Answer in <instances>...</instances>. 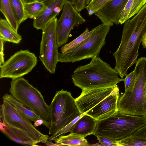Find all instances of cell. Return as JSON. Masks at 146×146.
I'll return each mask as SVG.
<instances>
[{"instance_id": "cell-1", "label": "cell", "mask_w": 146, "mask_h": 146, "mask_svg": "<svg viewBox=\"0 0 146 146\" xmlns=\"http://www.w3.org/2000/svg\"><path fill=\"white\" fill-rule=\"evenodd\" d=\"M124 23L120 44L113 53L115 61L114 69L122 79L137 62L139 46L146 33V3Z\"/></svg>"}, {"instance_id": "cell-2", "label": "cell", "mask_w": 146, "mask_h": 146, "mask_svg": "<svg viewBox=\"0 0 146 146\" xmlns=\"http://www.w3.org/2000/svg\"><path fill=\"white\" fill-rule=\"evenodd\" d=\"M109 64L96 56L89 63L78 67L71 75L74 85L82 90L114 86L123 79Z\"/></svg>"}, {"instance_id": "cell-3", "label": "cell", "mask_w": 146, "mask_h": 146, "mask_svg": "<svg viewBox=\"0 0 146 146\" xmlns=\"http://www.w3.org/2000/svg\"><path fill=\"white\" fill-rule=\"evenodd\" d=\"M136 80L133 88L125 91L119 97L118 110L127 114L146 117V94L145 84L146 80V57L138 58L134 69Z\"/></svg>"}, {"instance_id": "cell-4", "label": "cell", "mask_w": 146, "mask_h": 146, "mask_svg": "<svg viewBox=\"0 0 146 146\" xmlns=\"http://www.w3.org/2000/svg\"><path fill=\"white\" fill-rule=\"evenodd\" d=\"M146 124V117L123 113L117 110L113 115L98 121L93 135L115 141L128 135Z\"/></svg>"}, {"instance_id": "cell-5", "label": "cell", "mask_w": 146, "mask_h": 146, "mask_svg": "<svg viewBox=\"0 0 146 146\" xmlns=\"http://www.w3.org/2000/svg\"><path fill=\"white\" fill-rule=\"evenodd\" d=\"M50 135H55L81 114L70 92L63 89L57 91L50 105Z\"/></svg>"}, {"instance_id": "cell-6", "label": "cell", "mask_w": 146, "mask_h": 146, "mask_svg": "<svg viewBox=\"0 0 146 146\" xmlns=\"http://www.w3.org/2000/svg\"><path fill=\"white\" fill-rule=\"evenodd\" d=\"M111 27L103 23L97 26L95 31L78 45L65 52L59 53L58 62L74 63L99 55L106 44Z\"/></svg>"}, {"instance_id": "cell-7", "label": "cell", "mask_w": 146, "mask_h": 146, "mask_svg": "<svg viewBox=\"0 0 146 146\" xmlns=\"http://www.w3.org/2000/svg\"><path fill=\"white\" fill-rule=\"evenodd\" d=\"M9 92L19 101L50 122V105L46 104L41 92L27 80L22 77L12 79Z\"/></svg>"}, {"instance_id": "cell-8", "label": "cell", "mask_w": 146, "mask_h": 146, "mask_svg": "<svg viewBox=\"0 0 146 146\" xmlns=\"http://www.w3.org/2000/svg\"><path fill=\"white\" fill-rule=\"evenodd\" d=\"M55 18L42 29V35L40 45L39 58L45 68L54 74L58 61V51L56 23Z\"/></svg>"}, {"instance_id": "cell-9", "label": "cell", "mask_w": 146, "mask_h": 146, "mask_svg": "<svg viewBox=\"0 0 146 146\" xmlns=\"http://www.w3.org/2000/svg\"><path fill=\"white\" fill-rule=\"evenodd\" d=\"M37 62V58L35 54L28 50H21L0 66V78L14 79L22 77L30 72Z\"/></svg>"}, {"instance_id": "cell-10", "label": "cell", "mask_w": 146, "mask_h": 146, "mask_svg": "<svg viewBox=\"0 0 146 146\" xmlns=\"http://www.w3.org/2000/svg\"><path fill=\"white\" fill-rule=\"evenodd\" d=\"M0 119L5 124L27 133L38 144L45 143L48 139V135L38 130L31 121L22 116L15 107L4 100L1 106Z\"/></svg>"}, {"instance_id": "cell-11", "label": "cell", "mask_w": 146, "mask_h": 146, "mask_svg": "<svg viewBox=\"0 0 146 146\" xmlns=\"http://www.w3.org/2000/svg\"><path fill=\"white\" fill-rule=\"evenodd\" d=\"M86 21L76 9L69 0H67L61 15L56 23L57 44L60 47L66 43L71 30L74 27L84 23Z\"/></svg>"}, {"instance_id": "cell-12", "label": "cell", "mask_w": 146, "mask_h": 146, "mask_svg": "<svg viewBox=\"0 0 146 146\" xmlns=\"http://www.w3.org/2000/svg\"><path fill=\"white\" fill-rule=\"evenodd\" d=\"M115 86L82 90L75 99L81 114L86 113L100 103L113 90Z\"/></svg>"}, {"instance_id": "cell-13", "label": "cell", "mask_w": 146, "mask_h": 146, "mask_svg": "<svg viewBox=\"0 0 146 146\" xmlns=\"http://www.w3.org/2000/svg\"><path fill=\"white\" fill-rule=\"evenodd\" d=\"M119 89L116 85L112 92L100 103L86 113L97 121L113 115L118 110L117 103L120 96Z\"/></svg>"}, {"instance_id": "cell-14", "label": "cell", "mask_w": 146, "mask_h": 146, "mask_svg": "<svg viewBox=\"0 0 146 146\" xmlns=\"http://www.w3.org/2000/svg\"><path fill=\"white\" fill-rule=\"evenodd\" d=\"M128 0H111L103 8L95 13L102 23L112 26L118 24L121 13Z\"/></svg>"}, {"instance_id": "cell-15", "label": "cell", "mask_w": 146, "mask_h": 146, "mask_svg": "<svg viewBox=\"0 0 146 146\" xmlns=\"http://www.w3.org/2000/svg\"><path fill=\"white\" fill-rule=\"evenodd\" d=\"M67 0H54L46 5L42 13L34 20L33 27L37 30H42L49 22L59 15Z\"/></svg>"}, {"instance_id": "cell-16", "label": "cell", "mask_w": 146, "mask_h": 146, "mask_svg": "<svg viewBox=\"0 0 146 146\" xmlns=\"http://www.w3.org/2000/svg\"><path fill=\"white\" fill-rule=\"evenodd\" d=\"M1 131L12 141L25 146H36L38 143L29 134L18 128L10 126L1 121Z\"/></svg>"}, {"instance_id": "cell-17", "label": "cell", "mask_w": 146, "mask_h": 146, "mask_svg": "<svg viewBox=\"0 0 146 146\" xmlns=\"http://www.w3.org/2000/svg\"><path fill=\"white\" fill-rule=\"evenodd\" d=\"M98 121L86 113L74 124L69 132L80 135L84 137L93 135Z\"/></svg>"}, {"instance_id": "cell-18", "label": "cell", "mask_w": 146, "mask_h": 146, "mask_svg": "<svg viewBox=\"0 0 146 146\" xmlns=\"http://www.w3.org/2000/svg\"><path fill=\"white\" fill-rule=\"evenodd\" d=\"M2 98L9 102L22 116L31 121L34 122L38 119L44 120L31 109L16 100L11 94L7 93Z\"/></svg>"}, {"instance_id": "cell-19", "label": "cell", "mask_w": 146, "mask_h": 146, "mask_svg": "<svg viewBox=\"0 0 146 146\" xmlns=\"http://www.w3.org/2000/svg\"><path fill=\"white\" fill-rule=\"evenodd\" d=\"M0 38L5 42L18 44L22 37L11 26L6 19H0Z\"/></svg>"}, {"instance_id": "cell-20", "label": "cell", "mask_w": 146, "mask_h": 146, "mask_svg": "<svg viewBox=\"0 0 146 146\" xmlns=\"http://www.w3.org/2000/svg\"><path fill=\"white\" fill-rule=\"evenodd\" d=\"M146 3V0H128L119 20L122 24L136 14Z\"/></svg>"}, {"instance_id": "cell-21", "label": "cell", "mask_w": 146, "mask_h": 146, "mask_svg": "<svg viewBox=\"0 0 146 146\" xmlns=\"http://www.w3.org/2000/svg\"><path fill=\"white\" fill-rule=\"evenodd\" d=\"M54 141L60 146H91L84 137L72 133L67 135H60Z\"/></svg>"}, {"instance_id": "cell-22", "label": "cell", "mask_w": 146, "mask_h": 146, "mask_svg": "<svg viewBox=\"0 0 146 146\" xmlns=\"http://www.w3.org/2000/svg\"><path fill=\"white\" fill-rule=\"evenodd\" d=\"M24 5L26 19L30 18L33 20L41 14L46 7L44 3L37 1L24 3Z\"/></svg>"}, {"instance_id": "cell-23", "label": "cell", "mask_w": 146, "mask_h": 146, "mask_svg": "<svg viewBox=\"0 0 146 146\" xmlns=\"http://www.w3.org/2000/svg\"><path fill=\"white\" fill-rule=\"evenodd\" d=\"M0 10L11 26L17 32L19 25L15 19L9 0H0Z\"/></svg>"}, {"instance_id": "cell-24", "label": "cell", "mask_w": 146, "mask_h": 146, "mask_svg": "<svg viewBox=\"0 0 146 146\" xmlns=\"http://www.w3.org/2000/svg\"><path fill=\"white\" fill-rule=\"evenodd\" d=\"M15 19L19 26L26 19L22 0H9Z\"/></svg>"}, {"instance_id": "cell-25", "label": "cell", "mask_w": 146, "mask_h": 146, "mask_svg": "<svg viewBox=\"0 0 146 146\" xmlns=\"http://www.w3.org/2000/svg\"><path fill=\"white\" fill-rule=\"evenodd\" d=\"M115 141L117 146H146V137L132 135Z\"/></svg>"}, {"instance_id": "cell-26", "label": "cell", "mask_w": 146, "mask_h": 146, "mask_svg": "<svg viewBox=\"0 0 146 146\" xmlns=\"http://www.w3.org/2000/svg\"><path fill=\"white\" fill-rule=\"evenodd\" d=\"M97 26L89 31L88 28L78 37L68 43L62 46L60 50L61 53L65 52L75 47L81 43L84 40L91 35L96 30Z\"/></svg>"}, {"instance_id": "cell-27", "label": "cell", "mask_w": 146, "mask_h": 146, "mask_svg": "<svg viewBox=\"0 0 146 146\" xmlns=\"http://www.w3.org/2000/svg\"><path fill=\"white\" fill-rule=\"evenodd\" d=\"M111 0H90L86 9L89 16L94 14Z\"/></svg>"}, {"instance_id": "cell-28", "label": "cell", "mask_w": 146, "mask_h": 146, "mask_svg": "<svg viewBox=\"0 0 146 146\" xmlns=\"http://www.w3.org/2000/svg\"><path fill=\"white\" fill-rule=\"evenodd\" d=\"M86 113H84L81 114L58 133L55 135H52L50 137H49L48 140L51 141H54L60 136L62 135L67 133L69 132L74 124L81 117L86 114Z\"/></svg>"}, {"instance_id": "cell-29", "label": "cell", "mask_w": 146, "mask_h": 146, "mask_svg": "<svg viewBox=\"0 0 146 146\" xmlns=\"http://www.w3.org/2000/svg\"><path fill=\"white\" fill-rule=\"evenodd\" d=\"M136 80V75L134 70L126 75L123 80L125 88V91H129L133 88Z\"/></svg>"}, {"instance_id": "cell-30", "label": "cell", "mask_w": 146, "mask_h": 146, "mask_svg": "<svg viewBox=\"0 0 146 146\" xmlns=\"http://www.w3.org/2000/svg\"><path fill=\"white\" fill-rule=\"evenodd\" d=\"M96 136L99 142L101 143L103 146H117V144L115 141L100 135H97Z\"/></svg>"}, {"instance_id": "cell-31", "label": "cell", "mask_w": 146, "mask_h": 146, "mask_svg": "<svg viewBox=\"0 0 146 146\" xmlns=\"http://www.w3.org/2000/svg\"><path fill=\"white\" fill-rule=\"evenodd\" d=\"M90 0H77L74 6L76 9L80 12L82 10L86 9L89 5Z\"/></svg>"}, {"instance_id": "cell-32", "label": "cell", "mask_w": 146, "mask_h": 146, "mask_svg": "<svg viewBox=\"0 0 146 146\" xmlns=\"http://www.w3.org/2000/svg\"><path fill=\"white\" fill-rule=\"evenodd\" d=\"M5 41L0 38V66L3 64L4 62V45Z\"/></svg>"}, {"instance_id": "cell-33", "label": "cell", "mask_w": 146, "mask_h": 146, "mask_svg": "<svg viewBox=\"0 0 146 146\" xmlns=\"http://www.w3.org/2000/svg\"><path fill=\"white\" fill-rule=\"evenodd\" d=\"M134 136L146 137V124L132 134Z\"/></svg>"}, {"instance_id": "cell-34", "label": "cell", "mask_w": 146, "mask_h": 146, "mask_svg": "<svg viewBox=\"0 0 146 146\" xmlns=\"http://www.w3.org/2000/svg\"><path fill=\"white\" fill-rule=\"evenodd\" d=\"M52 141L49 140L48 139L47 140L45 143H44L45 145L47 146H60L59 145L55 143H53Z\"/></svg>"}, {"instance_id": "cell-35", "label": "cell", "mask_w": 146, "mask_h": 146, "mask_svg": "<svg viewBox=\"0 0 146 146\" xmlns=\"http://www.w3.org/2000/svg\"><path fill=\"white\" fill-rule=\"evenodd\" d=\"M141 43L143 47L144 48H146V33L143 36Z\"/></svg>"}, {"instance_id": "cell-36", "label": "cell", "mask_w": 146, "mask_h": 146, "mask_svg": "<svg viewBox=\"0 0 146 146\" xmlns=\"http://www.w3.org/2000/svg\"><path fill=\"white\" fill-rule=\"evenodd\" d=\"M54 0H36V1L44 3L46 5H48L50 3Z\"/></svg>"}, {"instance_id": "cell-37", "label": "cell", "mask_w": 146, "mask_h": 146, "mask_svg": "<svg viewBox=\"0 0 146 146\" xmlns=\"http://www.w3.org/2000/svg\"><path fill=\"white\" fill-rule=\"evenodd\" d=\"M24 3H27L33 2L36 1V0H22Z\"/></svg>"}, {"instance_id": "cell-38", "label": "cell", "mask_w": 146, "mask_h": 146, "mask_svg": "<svg viewBox=\"0 0 146 146\" xmlns=\"http://www.w3.org/2000/svg\"><path fill=\"white\" fill-rule=\"evenodd\" d=\"M103 146V145L99 142H98V143H95L94 144H92L91 145V146Z\"/></svg>"}, {"instance_id": "cell-39", "label": "cell", "mask_w": 146, "mask_h": 146, "mask_svg": "<svg viewBox=\"0 0 146 146\" xmlns=\"http://www.w3.org/2000/svg\"><path fill=\"white\" fill-rule=\"evenodd\" d=\"M76 0H70L69 1L73 5H74L76 3Z\"/></svg>"}, {"instance_id": "cell-40", "label": "cell", "mask_w": 146, "mask_h": 146, "mask_svg": "<svg viewBox=\"0 0 146 146\" xmlns=\"http://www.w3.org/2000/svg\"><path fill=\"white\" fill-rule=\"evenodd\" d=\"M145 92L146 94V80L145 82Z\"/></svg>"}]
</instances>
